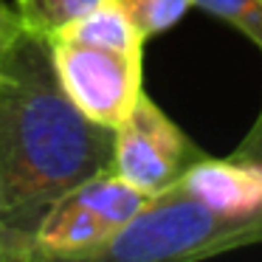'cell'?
<instances>
[{"instance_id":"1","label":"cell","mask_w":262,"mask_h":262,"mask_svg":"<svg viewBox=\"0 0 262 262\" xmlns=\"http://www.w3.org/2000/svg\"><path fill=\"white\" fill-rule=\"evenodd\" d=\"M116 130L91 121L62 91L51 42L23 31L0 59V259H31L54 200L113 169Z\"/></svg>"},{"instance_id":"2","label":"cell","mask_w":262,"mask_h":262,"mask_svg":"<svg viewBox=\"0 0 262 262\" xmlns=\"http://www.w3.org/2000/svg\"><path fill=\"white\" fill-rule=\"evenodd\" d=\"M262 243V209L228 214L172 183L85 262H192Z\"/></svg>"},{"instance_id":"3","label":"cell","mask_w":262,"mask_h":262,"mask_svg":"<svg viewBox=\"0 0 262 262\" xmlns=\"http://www.w3.org/2000/svg\"><path fill=\"white\" fill-rule=\"evenodd\" d=\"M149 198L152 194L136 189L113 169L79 183L54 200L40 217L31 259L85 262L88 254L107 243L127 220H133Z\"/></svg>"},{"instance_id":"4","label":"cell","mask_w":262,"mask_h":262,"mask_svg":"<svg viewBox=\"0 0 262 262\" xmlns=\"http://www.w3.org/2000/svg\"><path fill=\"white\" fill-rule=\"evenodd\" d=\"M57 79L68 99L102 127H116L141 96V54L48 37Z\"/></svg>"},{"instance_id":"5","label":"cell","mask_w":262,"mask_h":262,"mask_svg":"<svg viewBox=\"0 0 262 262\" xmlns=\"http://www.w3.org/2000/svg\"><path fill=\"white\" fill-rule=\"evenodd\" d=\"M203 149L141 91L130 116L116 127L113 172L147 194L169 189Z\"/></svg>"},{"instance_id":"6","label":"cell","mask_w":262,"mask_h":262,"mask_svg":"<svg viewBox=\"0 0 262 262\" xmlns=\"http://www.w3.org/2000/svg\"><path fill=\"white\" fill-rule=\"evenodd\" d=\"M178 189L228 214H248L262 209V169L239 158H198L181 178Z\"/></svg>"},{"instance_id":"7","label":"cell","mask_w":262,"mask_h":262,"mask_svg":"<svg viewBox=\"0 0 262 262\" xmlns=\"http://www.w3.org/2000/svg\"><path fill=\"white\" fill-rule=\"evenodd\" d=\"M54 37H68V40H79L88 46H102L133 54H144V42H147L119 0H99L91 12L76 17L74 23L65 26Z\"/></svg>"},{"instance_id":"8","label":"cell","mask_w":262,"mask_h":262,"mask_svg":"<svg viewBox=\"0 0 262 262\" xmlns=\"http://www.w3.org/2000/svg\"><path fill=\"white\" fill-rule=\"evenodd\" d=\"M14 3H17L26 31H34L40 37H54L76 17L91 12L99 0H14Z\"/></svg>"},{"instance_id":"9","label":"cell","mask_w":262,"mask_h":262,"mask_svg":"<svg viewBox=\"0 0 262 262\" xmlns=\"http://www.w3.org/2000/svg\"><path fill=\"white\" fill-rule=\"evenodd\" d=\"M119 3L127 9L144 40L169 31L192 6V0H119Z\"/></svg>"},{"instance_id":"10","label":"cell","mask_w":262,"mask_h":262,"mask_svg":"<svg viewBox=\"0 0 262 262\" xmlns=\"http://www.w3.org/2000/svg\"><path fill=\"white\" fill-rule=\"evenodd\" d=\"M192 6L234 26L262 51V0H192Z\"/></svg>"},{"instance_id":"11","label":"cell","mask_w":262,"mask_h":262,"mask_svg":"<svg viewBox=\"0 0 262 262\" xmlns=\"http://www.w3.org/2000/svg\"><path fill=\"white\" fill-rule=\"evenodd\" d=\"M23 31H26V26H23L20 12L0 0V59L12 51V46L23 37Z\"/></svg>"},{"instance_id":"12","label":"cell","mask_w":262,"mask_h":262,"mask_svg":"<svg viewBox=\"0 0 262 262\" xmlns=\"http://www.w3.org/2000/svg\"><path fill=\"white\" fill-rule=\"evenodd\" d=\"M231 158L248 161V164H254V166L262 169V107H259L256 121L251 124V130L245 133V138L237 144V149L231 152Z\"/></svg>"}]
</instances>
